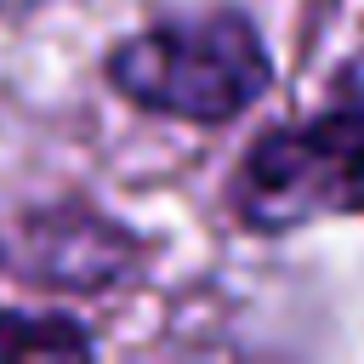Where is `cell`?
<instances>
[{
    "label": "cell",
    "mask_w": 364,
    "mask_h": 364,
    "mask_svg": "<svg viewBox=\"0 0 364 364\" xmlns=\"http://www.w3.org/2000/svg\"><path fill=\"white\" fill-rule=\"evenodd\" d=\"M267 46L239 11H205V17H176L131 34L108 57V80L154 114L216 125L245 114L267 91Z\"/></svg>",
    "instance_id": "obj_1"
},
{
    "label": "cell",
    "mask_w": 364,
    "mask_h": 364,
    "mask_svg": "<svg viewBox=\"0 0 364 364\" xmlns=\"http://www.w3.org/2000/svg\"><path fill=\"white\" fill-rule=\"evenodd\" d=\"M239 210L267 233L364 210V102L273 131L245 159Z\"/></svg>",
    "instance_id": "obj_2"
},
{
    "label": "cell",
    "mask_w": 364,
    "mask_h": 364,
    "mask_svg": "<svg viewBox=\"0 0 364 364\" xmlns=\"http://www.w3.org/2000/svg\"><path fill=\"white\" fill-rule=\"evenodd\" d=\"M17 353H85V336L63 318H17V313H0V358H17Z\"/></svg>",
    "instance_id": "obj_3"
}]
</instances>
